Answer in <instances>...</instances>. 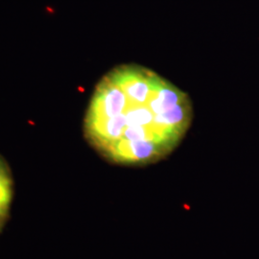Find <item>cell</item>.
<instances>
[{
  "mask_svg": "<svg viewBox=\"0 0 259 259\" xmlns=\"http://www.w3.org/2000/svg\"><path fill=\"white\" fill-rule=\"evenodd\" d=\"M187 93L142 65H121L96 85L84 117V136L113 163L144 166L169 156L190 128Z\"/></svg>",
  "mask_w": 259,
  "mask_h": 259,
  "instance_id": "6da1fadb",
  "label": "cell"
},
{
  "mask_svg": "<svg viewBox=\"0 0 259 259\" xmlns=\"http://www.w3.org/2000/svg\"><path fill=\"white\" fill-rule=\"evenodd\" d=\"M13 198V180L6 161L0 157V221L3 223L9 213Z\"/></svg>",
  "mask_w": 259,
  "mask_h": 259,
  "instance_id": "7a4b0ae2",
  "label": "cell"
},
{
  "mask_svg": "<svg viewBox=\"0 0 259 259\" xmlns=\"http://www.w3.org/2000/svg\"><path fill=\"white\" fill-rule=\"evenodd\" d=\"M1 225H2V222L0 221V229H1Z\"/></svg>",
  "mask_w": 259,
  "mask_h": 259,
  "instance_id": "3957f363",
  "label": "cell"
}]
</instances>
